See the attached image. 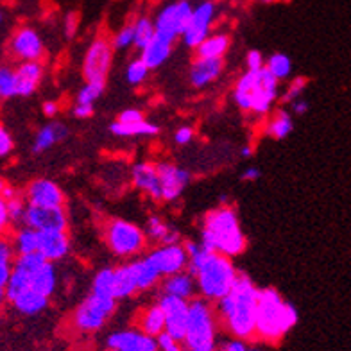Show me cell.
<instances>
[{"label":"cell","instance_id":"obj_1","mask_svg":"<svg viewBox=\"0 0 351 351\" xmlns=\"http://www.w3.org/2000/svg\"><path fill=\"white\" fill-rule=\"evenodd\" d=\"M260 289L247 274H239L226 296L213 303L217 321L231 337L253 341Z\"/></svg>","mask_w":351,"mask_h":351},{"label":"cell","instance_id":"obj_2","mask_svg":"<svg viewBox=\"0 0 351 351\" xmlns=\"http://www.w3.org/2000/svg\"><path fill=\"white\" fill-rule=\"evenodd\" d=\"M300 321L298 308L273 289H260L258 305H256V326L254 339L265 344H280L285 335Z\"/></svg>","mask_w":351,"mask_h":351},{"label":"cell","instance_id":"obj_3","mask_svg":"<svg viewBox=\"0 0 351 351\" xmlns=\"http://www.w3.org/2000/svg\"><path fill=\"white\" fill-rule=\"evenodd\" d=\"M201 244L206 250L224 254L228 258H235L244 253L247 247V239L233 206L222 204L204 215L201 226Z\"/></svg>","mask_w":351,"mask_h":351},{"label":"cell","instance_id":"obj_4","mask_svg":"<svg viewBox=\"0 0 351 351\" xmlns=\"http://www.w3.org/2000/svg\"><path fill=\"white\" fill-rule=\"evenodd\" d=\"M233 260L219 253H210L192 276L195 278L199 296L210 303L224 298L239 278Z\"/></svg>","mask_w":351,"mask_h":351},{"label":"cell","instance_id":"obj_5","mask_svg":"<svg viewBox=\"0 0 351 351\" xmlns=\"http://www.w3.org/2000/svg\"><path fill=\"white\" fill-rule=\"evenodd\" d=\"M219 321L213 303L204 298L195 296L189 301V321L183 344L186 351H213L217 350Z\"/></svg>","mask_w":351,"mask_h":351},{"label":"cell","instance_id":"obj_6","mask_svg":"<svg viewBox=\"0 0 351 351\" xmlns=\"http://www.w3.org/2000/svg\"><path fill=\"white\" fill-rule=\"evenodd\" d=\"M104 242L117 258L133 260L147 247V235L133 222L124 219H110L104 224Z\"/></svg>","mask_w":351,"mask_h":351},{"label":"cell","instance_id":"obj_7","mask_svg":"<svg viewBox=\"0 0 351 351\" xmlns=\"http://www.w3.org/2000/svg\"><path fill=\"white\" fill-rule=\"evenodd\" d=\"M117 300L115 298L99 296L95 292H90L77 308L72 314V324L77 332L93 333L104 326L110 317L115 314Z\"/></svg>","mask_w":351,"mask_h":351},{"label":"cell","instance_id":"obj_8","mask_svg":"<svg viewBox=\"0 0 351 351\" xmlns=\"http://www.w3.org/2000/svg\"><path fill=\"white\" fill-rule=\"evenodd\" d=\"M113 45L106 36H97L86 49L83 60L84 83L106 86L108 75L113 65Z\"/></svg>","mask_w":351,"mask_h":351},{"label":"cell","instance_id":"obj_9","mask_svg":"<svg viewBox=\"0 0 351 351\" xmlns=\"http://www.w3.org/2000/svg\"><path fill=\"white\" fill-rule=\"evenodd\" d=\"M192 4L189 0H176L172 4H167L154 20V29L156 36L163 38L167 42L174 43L178 38H181L183 31L189 25V20L192 16Z\"/></svg>","mask_w":351,"mask_h":351},{"label":"cell","instance_id":"obj_10","mask_svg":"<svg viewBox=\"0 0 351 351\" xmlns=\"http://www.w3.org/2000/svg\"><path fill=\"white\" fill-rule=\"evenodd\" d=\"M8 52L14 61L25 63V61H42L45 56V45L42 36L36 29L23 25L19 27L8 43Z\"/></svg>","mask_w":351,"mask_h":351},{"label":"cell","instance_id":"obj_11","mask_svg":"<svg viewBox=\"0 0 351 351\" xmlns=\"http://www.w3.org/2000/svg\"><path fill=\"white\" fill-rule=\"evenodd\" d=\"M213 20H215V4L210 0H204L192 10V16L189 20V25L181 34V40L189 49H197V45L208 36L212 31Z\"/></svg>","mask_w":351,"mask_h":351},{"label":"cell","instance_id":"obj_12","mask_svg":"<svg viewBox=\"0 0 351 351\" xmlns=\"http://www.w3.org/2000/svg\"><path fill=\"white\" fill-rule=\"evenodd\" d=\"M147 256L154 263V267H156L162 278L183 273V271H186V265H189L185 245L181 242L180 244L156 245L154 250L149 251Z\"/></svg>","mask_w":351,"mask_h":351},{"label":"cell","instance_id":"obj_13","mask_svg":"<svg viewBox=\"0 0 351 351\" xmlns=\"http://www.w3.org/2000/svg\"><path fill=\"white\" fill-rule=\"evenodd\" d=\"M22 226L42 233V231H66L69 228V215L65 206L60 208H42V206H29L25 210Z\"/></svg>","mask_w":351,"mask_h":351},{"label":"cell","instance_id":"obj_14","mask_svg":"<svg viewBox=\"0 0 351 351\" xmlns=\"http://www.w3.org/2000/svg\"><path fill=\"white\" fill-rule=\"evenodd\" d=\"M23 199L29 206H42V208L65 206V194L61 186L47 178H38L31 181L25 189Z\"/></svg>","mask_w":351,"mask_h":351},{"label":"cell","instance_id":"obj_15","mask_svg":"<svg viewBox=\"0 0 351 351\" xmlns=\"http://www.w3.org/2000/svg\"><path fill=\"white\" fill-rule=\"evenodd\" d=\"M156 171L158 178H160V185H162V201H167V203L180 199L183 190L192 180V176L186 169L172 162H158Z\"/></svg>","mask_w":351,"mask_h":351},{"label":"cell","instance_id":"obj_16","mask_svg":"<svg viewBox=\"0 0 351 351\" xmlns=\"http://www.w3.org/2000/svg\"><path fill=\"white\" fill-rule=\"evenodd\" d=\"M158 303H160L163 315H165V333H169L176 341L183 342L186 332V321H189V301L162 294Z\"/></svg>","mask_w":351,"mask_h":351},{"label":"cell","instance_id":"obj_17","mask_svg":"<svg viewBox=\"0 0 351 351\" xmlns=\"http://www.w3.org/2000/svg\"><path fill=\"white\" fill-rule=\"evenodd\" d=\"M280 97V81L269 72L265 66L260 70L258 84L251 93L250 113L258 117H265L273 110V104Z\"/></svg>","mask_w":351,"mask_h":351},{"label":"cell","instance_id":"obj_18","mask_svg":"<svg viewBox=\"0 0 351 351\" xmlns=\"http://www.w3.org/2000/svg\"><path fill=\"white\" fill-rule=\"evenodd\" d=\"M108 350L115 351H158L156 337L140 332L138 328H128L113 332L106 339Z\"/></svg>","mask_w":351,"mask_h":351},{"label":"cell","instance_id":"obj_19","mask_svg":"<svg viewBox=\"0 0 351 351\" xmlns=\"http://www.w3.org/2000/svg\"><path fill=\"white\" fill-rule=\"evenodd\" d=\"M45 66L42 61H25L14 66L16 77V97H31L43 81Z\"/></svg>","mask_w":351,"mask_h":351},{"label":"cell","instance_id":"obj_20","mask_svg":"<svg viewBox=\"0 0 351 351\" xmlns=\"http://www.w3.org/2000/svg\"><path fill=\"white\" fill-rule=\"evenodd\" d=\"M38 253L47 262H61L70 253V237L66 231H42L38 233Z\"/></svg>","mask_w":351,"mask_h":351},{"label":"cell","instance_id":"obj_21","mask_svg":"<svg viewBox=\"0 0 351 351\" xmlns=\"http://www.w3.org/2000/svg\"><path fill=\"white\" fill-rule=\"evenodd\" d=\"M131 178H133L134 189H138L154 201H162V185L158 178L156 163L136 162L131 169Z\"/></svg>","mask_w":351,"mask_h":351},{"label":"cell","instance_id":"obj_22","mask_svg":"<svg viewBox=\"0 0 351 351\" xmlns=\"http://www.w3.org/2000/svg\"><path fill=\"white\" fill-rule=\"evenodd\" d=\"M224 70V60H206V58H195L190 66L189 77L190 84L194 88H206L221 77Z\"/></svg>","mask_w":351,"mask_h":351},{"label":"cell","instance_id":"obj_23","mask_svg":"<svg viewBox=\"0 0 351 351\" xmlns=\"http://www.w3.org/2000/svg\"><path fill=\"white\" fill-rule=\"evenodd\" d=\"M162 294L167 296L181 298V300H194L195 294H197V285H195V278L189 273V271H183V273L172 274V276L162 278Z\"/></svg>","mask_w":351,"mask_h":351},{"label":"cell","instance_id":"obj_24","mask_svg":"<svg viewBox=\"0 0 351 351\" xmlns=\"http://www.w3.org/2000/svg\"><path fill=\"white\" fill-rule=\"evenodd\" d=\"M131 273H133L134 283H136V291L145 292L154 289L156 285H160L162 282V276L154 267V263L149 260V256H140V258H133L130 262Z\"/></svg>","mask_w":351,"mask_h":351},{"label":"cell","instance_id":"obj_25","mask_svg":"<svg viewBox=\"0 0 351 351\" xmlns=\"http://www.w3.org/2000/svg\"><path fill=\"white\" fill-rule=\"evenodd\" d=\"M134 328L147 333L151 337H158L160 333L165 332V315H163V310L158 301L140 310L134 319Z\"/></svg>","mask_w":351,"mask_h":351},{"label":"cell","instance_id":"obj_26","mask_svg":"<svg viewBox=\"0 0 351 351\" xmlns=\"http://www.w3.org/2000/svg\"><path fill=\"white\" fill-rule=\"evenodd\" d=\"M66 136H69V128L61 122H49V124L42 125L34 134L33 154L47 153L49 149L54 147L61 140H65Z\"/></svg>","mask_w":351,"mask_h":351},{"label":"cell","instance_id":"obj_27","mask_svg":"<svg viewBox=\"0 0 351 351\" xmlns=\"http://www.w3.org/2000/svg\"><path fill=\"white\" fill-rule=\"evenodd\" d=\"M143 231L147 235V241H153L156 245L180 244L181 242L180 230H176L174 226H171L160 215H151L147 219V226H145Z\"/></svg>","mask_w":351,"mask_h":351},{"label":"cell","instance_id":"obj_28","mask_svg":"<svg viewBox=\"0 0 351 351\" xmlns=\"http://www.w3.org/2000/svg\"><path fill=\"white\" fill-rule=\"evenodd\" d=\"M10 303L19 314L31 317V315L42 314L43 310H47V306L51 303V298L43 296V294L33 291V289H27V291L20 292L19 296L10 301Z\"/></svg>","mask_w":351,"mask_h":351},{"label":"cell","instance_id":"obj_29","mask_svg":"<svg viewBox=\"0 0 351 351\" xmlns=\"http://www.w3.org/2000/svg\"><path fill=\"white\" fill-rule=\"evenodd\" d=\"M260 70H245L244 74L237 79L235 90H233V101H235L237 108L244 111V113H250L251 93L258 84Z\"/></svg>","mask_w":351,"mask_h":351},{"label":"cell","instance_id":"obj_30","mask_svg":"<svg viewBox=\"0 0 351 351\" xmlns=\"http://www.w3.org/2000/svg\"><path fill=\"white\" fill-rule=\"evenodd\" d=\"M231 40L228 34L215 33L208 34L195 49V58H206V60H224L226 52L230 51Z\"/></svg>","mask_w":351,"mask_h":351},{"label":"cell","instance_id":"obj_31","mask_svg":"<svg viewBox=\"0 0 351 351\" xmlns=\"http://www.w3.org/2000/svg\"><path fill=\"white\" fill-rule=\"evenodd\" d=\"M110 133L115 136H122V138H138V136H156L160 133V128L145 119L138 122L115 121L110 125Z\"/></svg>","mask_w":351,"mask_h":351},{"label":"cell","instance_id":"obj_32","mask_svg":"<svg viewBox=\"0 0 351 351\" xmlns=\"http://www.w3.org/2000/svg\"><path fill=\"white\" fill-rule=\"evenodd\" d=\"M172 45L174 43L167 42L163 38L154 36V40L149 43L145 49H142V56H140V60L147 65L149 70H156L165 63L172 54Z\"/></svg>","mask_w":351,"mask_h":351},{"label":"cell","instance_id":"obj_33","mask_svg":"<svg viewBox=\"0 0 351 351\" xmlns=\"http://www.w3.org/2000/svg\"><path fill=\"white\" fill-rule=\"evenodd\" d=\"M56 287H58V271L52 262H45L38 271H34L31 282H29V289H33L47 298L54 294Z\"/></svg>","mask_w":351,"mask_h":351},{"label":"cell","instance_id":"obj_34","mask_svg":"<svg viewBox=\"0 0 351 351\" xmlns=\"http://www.w3.org/2000/svg\"><path fill=\"white\" fill-rule=\"evenodd\" d=\"M294 130V121H292L291 113H287L285 110H278L276 113L269 117L267 124H265V136L273 140H283Z\"/></svg>","mask_w":351,"mask_h":351},{"label":"cell","instance_id":"obj_35","mask_svg":"<svg viewBox=\"0 0 351 351\" xmlns=\"http://www.w3.org/2000/svg\"><path fill=\"white\" fill-rule=\"evenodd\" d=\"M113 273H115V298L119 300H128V298H133L134 294H138L136 291V283H134L133 273H131L130 262L121 263L113 267Z\"/></svg>","mask_w":351,"mask_h":351},{"label":"cell","instance_id":"obj_36","mask_svg":"<svg viewBox=\"0 0 351 351\" xmlns=\"http://www.w3.org/2000/svg\"><path fill=\"white\" fill-rule=\"evenodd\" d=\"M13 247L16 256L19 254H29V253H38V231L31 230L27 226H19L14 231L13 239Z\"/></svg>","mask_w":351,"mask_h":351},{"label":"cell","instance_id":"obj_37","mask_svg":"<svg viewBox=\"0 0 351 351\" xmlns=\"http://www.w3.org/2000/svg\"><path fill=\"white\" fill-rule=\"evenodd\" d=\"M134 29V42L133 45L142 51L149 43L153 42L154 36H156V29H154V22L147 16H140L136 22H133Z\"/></svg>","mask_w":351,"mask_h":351},{"label":"cell","instance_id":"obj_38","mask_svg":"<svg viewBox=\"0 0 351 351\" xmlns=\"http://www.w3.org/2000/svg\"><path fill=\"white\" fill-rule=\"evenodd\" d=\"M92 292H95L99 296L115 298V273H113V267H104L95 274L92 282Z\"/></svg>","mask_w":351,"mask_h":351},{"label":"cell","instance_id":"obj_39","mask_svg":"<svg viewBox=\"0 0 351 351\" xmlns=\"http://www.w3.org/2000/svg\"><path fill=\"white\" fill-rule=\"evenodd\" d=\"M265 69L278 79V81H283V79H289L292 74V61L287 54L282 52H276L265 61Z\"/></svg>","mask_w":351,"mask_h":351},{"label":"cell","instance_id":"obj_40","mask_svg":"<svg viewBox=\"0 0 351 351\" xmlns=\"http://www.w3.org/2000/svg\"><path fill=\"white\" fill-rule=\"evenodd\" d=\"M13 97H16L14 69L10 65H0V101H10Z\"/></svg>","mask_w":351,"mask_h":351},{"label":"cell","instance_id":"obj_41","mask_svg":"<svg viewBox=\"0 0 351 351\" xmlns=\"http://www.w3.org/2000/svg\"><path fill=\"white\" fill-rule=\"evenodd\" d=\"M149 72H151V70H149L147 65L138 58V60H133L130 65H128V69H125V79H128V83H130L131 86H140V84H143L147 81Z\"/></svg>","mask_w":351,"mask_h":351},{"label":"cell","instance_id":"obj_42","mask_svg":"<svg viewBox=\"0 0 351 351\" xmlns=\"http://www.w3.org/2000/svg\"><path fill=\"white\" fill-rule=\"evenodd\" d=\"M8 213H10V221L13 226H22L23 217H25V210H27V203L22 195H14V197L8 199Z\"/></svg>","mask_w":351,"mask_h":351},{"label":"cell","instance_id":"obj_43","mask_svg":"<svg viewBox=\"0 0 351 351\" xmlns=\"http://www.w3.org/2000/svg\"><path fill=\"white\" fill-rule=\"evenodd\" d=\"M104 90H106V86L84 83L83 88L79 90L77 97H75V104H95V101L104 93Z\"/></svg>","mask_w":351,"mask_h":351},{"label":"cell","instance_id":"obj_44","mask_svg":"<svg viewBox=\"0 0 351 351\" xmlns=\"http://www.w3.org/2000/svg\"><path fill=\"white\" fill-rule=\"evenodd\" d=\"M134 42V29H133V23H128L124 27L119 31V33L113 36L111 40V45L115 51H125V49H130Z\"/></svg>","mask_w":351,"mask_h":351},{"label":"cell","instance_id":"obj_45","mask_svg":"<svg viewBox=\"0 0 351 351\" xmlns=\"http://www.w3.org/2000/svg\"><path fill=\"white\" fill-rule=\"evenodd\" d=\"M306 84H308V79L306 77H294L291 81V84L287 86L285 93L282 95V102L285 104H291V102L298 101L301 97V93L305 92Z\"/></svg>","mask_w":351,"mask_h":351},{"label":"cell","instance_id":"obj_46","mask_svg":"<svg viewBox=\"0 0 351 351\" xmlns=\"http://www.w3.org/2000/svg\"><path fill=\"white\" fill-rule=\"evenodd\" d=\"M219 351H262L260 348L250 344V341H242V339L231 337L224 341L219 346Z\"/></svg>","mask_w":351,"mask_h":351},{"label":"cell","instance_id":"obj_47","mask_svg":"<svg viewBox=\"0 0 351 351\" xmlns=\"http://www.w3.org/2000/svg\"><path fill=\"white\" fill-rule=\"evenodd\" d=\"M156 342H158V351H186L183 342L176 341V339H172L171 335L165 332L158 335Z\"/></svg>","mask_w":351,"mask_h":351},{"label":"cell","instance_id":"obj_48","mask_svg":"<svg viewBox=\"0 0 351 351\" xmlns=\"http://www.w3.org/2000/svg\"><path fill=\"white\" fill-rule=\"evenodd\" d=\"M14 149V140L11 133L0 124V158H8Z\"/></svg>","mask_w":351,"mask_h":351},{"label":"cell","instance_id":"obj_49","mask_svg":"<svg viewBox=\"0 0 351 351\" xmlns=\"http://www.w3.org/2000/svg\"><path fill=\"white\" fill-rule=\"evenodd\" d=\"M13 226L10 221V213H8V203L5 199L0 195V237H8V231Z\"/></svg>","mask_w":351,"mask_h":351},{"label":"cell","instance_id":"obj_50","mask_svg":"<svg viewBox=\"0 0 351 351\" xmlns=\"http://www.w3.org/2000/svg\"><path fill=\"white\" fill-rule=\"evenodd\" d=\"M194 130H192L190 125H181V128L176 130L174 142L178 143V145H186V143H190L194 140Z\"/></svg>","mask_w":351,"mask_h":351},{"label":"cell","instance_id":"obj_51","mask_svg":"<svg viewBox=\"0 0 351 351\" xmlns=\"http://www.w3.org/2000/svg\"><path fill=\"white\" fill-rule=\"evenodd\" d=\"M245 65L247 70H260L265 66V60L260 51H250L245 54Z\"/></svg>","mask_w":351,"mask_h":351},{"label":"cell","instance_id":"obj_52","mask_svg":"<svg viewBox=\"0 0 351 351\" xmlns=\"http://www.w3.org/2000/svg\"><path fill=\"white\" fill-rule=\"evenodd\" d=\"M79 27V14L75 11H70L65 16V34L66 38H74Z\"/></svg>","mask_w":351,"mask_h":351},{"label":"cell","instance_id":"obj_53","mask_svg":"<svg viewBox=\"0 0 351 351\" xmlns=\"http://www.w3.org/2000/svg\"><path fill=\"white\" fill-rule=\"evenodd\" d=\"M143 119H145V117H143L142 111L134 110V108L124 110L121 115L117 117V121L119 122H138V121H143Z\"/></svg>","mask_w":351,"mask_h":351},{"label":"cell","instance_id":"obj_54","mask_svg":"<svg viewBox=\"0 0 351 351\" xmlns=\"http://www.w3.org/2000/svg\"><path fill=\"white\" fill-rule=\"evenodd\" d=\"M72 115L75 119H81V121L90 119L93 115V104H75L74 110H72Z\"/></svg>","mask_w":351,"mask_h":351},{"label":"cell","instance_id":"obj_55","mask_svg":"<svg viewBox=\"0 0 351 351\" xmlns=\"http://www.w3.org/2000/svg\"><path fill=\"white\" fill-rule=\"evenodd\" d=\"M43 115L47 117V119H54L58 113H60V104L56 101H47L43 102Z\"/></svg>","mask_w":351,"mask_h":351},{"label":"cell","instance_id":"obj_56","mask_svg":"<svg viewBox=\"0 0 351 351\" xmlns=\"http://www.w3.org/2000/svg\"><path fill=\"white\" fill-rule=\"evenodd\" d=\"M242 181H256L262 178V172H260L258 167H247L244 172H242Z\"/></svg>","mask_w":351,"mask_h":351},{"label":"cell","instance_id":"obj_57","mask_svg":"<svg viewBox=\"0 0 351 351\" xmlns=\"http://www.w3.org/2000/svg\"><path fill=\"white\" fill-rule=\"evenodd\" d=\"M292 104V111L296 113V115H305L306 111H308V102L306 101H301V99H298V101L291 102Z\"/></svg>","mask_w":351,"mask_h":351},{"label":"cell","instance_id":"obj_58","mask_svg":"<svg viewBox=\"0 0 351 351\" xmlns=\"http://www.w3.org/2000/svg\"><path fill=\"white\" fill-rule=\"evenodd\" d=\"M241 154L242 158H251L253 156V147H251V145H245V147H242Z\"/></svg>","mask_w":351,"mask_h":351},{"label":"cell","instance_id":"obj_59","mask_svg":"<svg viewBox=\"0 0 351 351\" xmlns=\"http://www.w3.org/2000/svg\"><path fill=\"white\" fill-rule=\"evenodd\" d=\"M8 303L4 296V291H0V315H2V310H4V305Z\"/></svg>","mask_w":351,"mask_h":351},{"label":"cell","instance_id":"obj_60","mask_svg":"<svg viewBox=\"0 0 351 351\" xmlns=\"http://www.w3.org/2000/svg\"><path fill=\"white\" fill-rule=\"evenodd\" d=\"M5 186H8V183H5V181L2 180V178H0V194H2V192H4Z\"/></svg>","mask_w":351,"mask_h":351},{"label":"cell","instance_id":"obj_61","mask_svg":"<svg viewBox=\"0 0 351 351\" xmlns=\"http://www.w3.org/2000/svg\"><path fill=\"white\" fill-rule=\"evenodd\" d=\"M258 2H262V4H273L276 0H258Z\"/></svg>","mask_w":351,"mask_h":351},{"label":"cell","instance_id":"obj_62","mask_svg":"<svg viewBox=\"0 0 351 351\" xmlns=\"http://www.w3.org/2000/svg\"><path fill=\"white\" fill-rule=\"evenodd\" d=\"M0 23H2V13H0Z\"/></svg>","mask_w":351,"mask_h":351},{"label":"cell","instance_id":"obj_63","mask_svg":"<svg viewBox=\"0 0 351 351\" xmlns=\"http://www.w3.org/2000/svg\"><path fill=\"white\" fill-rule=\"evenodd\" d=\"M108 351H115V350H108Z\"/></svg>","mask_w":351,"mask_h":351},{"label":"cell","instance_id":"obj_64","mask_svg":"<svg viewBox=\"0 0 351 351\" xmlns=\"http://www.w3.org/2000/svg\"><path fill=\"white\" fill-rule=\"evenodd\" d=\"M213 351H217V350H213Z\"/></svg>","mask_w":351,"mask_h":351}]
</instances>
